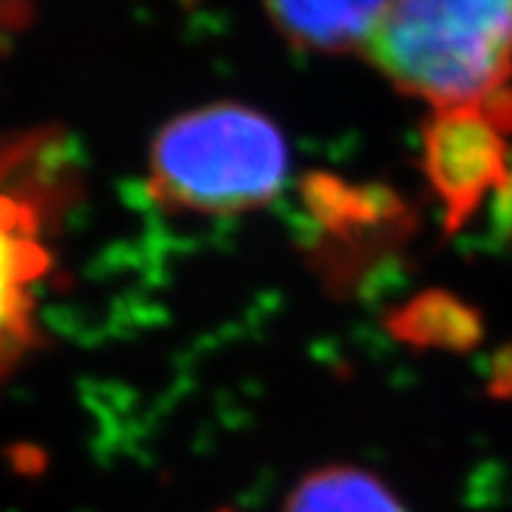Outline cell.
<instances>
[{"mask_svg":"<svg viewBox=\"0 0 512 512\" xmlns=\"http://www.w3.org/2000/svg\"><path fill=\"white\" fill-rule=\"evenodd\" d=\"M494 102L434 110L424 126V173L445 207L447 230L463 228L486 196L510 181L505 134Z\"/></svg>","mask_w":512,"mask_h":512,"instance_id":"cell-3","label":"cell"},{"mask_svg":"<svg viewBox=\"0 0 512 512\" xmlns=\"http://www.w3.org/2000/svg\"><path fill=\"white\" fill-rule=\"evenodd\" d=\"M288 149L280 128L246 105L220 102L178 115L149 152V191L165 207L236 215L283 189Z\"/></svg>","mask_w":512,"mask_h":512,"instance_id":"cell-2","label":"cell"},{"mask_svg":"<svg viewBox=\"0 0 512 512\" xmlns=\"http://www.w3.org/2000/svg\"><path fill=\"white\" fill-rule=\"evenodd\" d=\"M364 53L434 110L486 105L512 89V0H390Z\"/></svg>","mask_w":512,"mask_h":512,"instance_id":"cell-1","label":"cell"},{"mask_svg":"<svg viewBox=\"0 0 512 512\" xmlns=\"http://www.w3.org/2000/svg\"><path fill=\"white\" fill-rule=\"evenodd\" d=\"M285 512H405L398 497L371 473L327 465L309 473L290 494Z\"/></svg>","mask_w":512,"mask_h":512,"instance_id":"cell-5","label":"cell"},{"mask_svg":"<svg viewBox=\"0 0 512 512\" xmlns=\"http://www.w3.org/2000/svg\"><path fill=\"white\" fill-rule=\"evenodd\" d=\"M392 332L421 348L465 351L481 335V322L450 293H424L395 314Z\"/></svg>","mask_w":512,"mask_h":512,"instance_id":"cell-6","label":"cell"},{"mask_svg":"<svg viewBox=\"0 0 512 512\" xmlns=\"http://www.w3.org/2000/svg\"><path fill=\"white\" fill-rule=\"evenodd\" d=\"M293 45L319 53L366 50L390 0H264Z\"/></svg>","mask_w":512,"mask_h":512,"instance_id":"cell-4","label":"cell"}]
</instances>
